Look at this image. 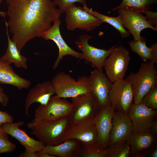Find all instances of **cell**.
Returning <instances> with one entry per match:
<instances>
[{
    "mask_svg": "<svg viewBox=\"0 0 157 157\" xmlns=\"http://www.w3.org/2000/svg\"><path fill=\"white\" fill-rule=\"evenodd\" d=\"M11 40L20 51L30 40L41 37L61 14L51 0H8Z\"/></svg>",
    "mask_w": 157,
    "mask_h": 157,
    "instance_id": "obj_1",
    "label": "cell"
},
{
    "mask_svg": "<svg viewBox=\"0 0 157 157\" xmlns=\"http://www.w3.org/2000/svg\"><path fill=\"white\" fill-rule=\"evenodd\" d=\"M69 116L47 122L27 123L26 126L32 131L31 134L45 145H55L62 142L66 130L70 124Z\"/></svg>",
    "mask_w": 157,
    "mask_h": 157,
    "instance_id": "obj_2",
    "label": "cell"
},
{
    "mask_svg": "<svg viewBox=\"0 0 157 157\" xmlns=\"http://www.w3.org/2000/svg\"><path fill=\"white\" fill-rule=\"evenodd\" d=\"M133 95L134 103L142 102L145 95L157 83V72L155 64L149 61L142 63L139 71L127 76Z\"/></svg>",
    "mask_w": 157,
    "mask_h": 157,
    "instance_id": "obj_3",
    "label": "cell"
},
{
    "mask_svg": "<svg viewBox=\"0 0 157 157\" xmlns=\"http://www.w3.org/2000/svg\"><path fill=\"white\" fill-rule=\"evenodd\" d=\"M51 82L56 95L60 98H72L92 93L89 76H81L76 80L69 74L60 72L53 77Z\"/></svg>",
    "mask_w": 157,
    "mask_h": 157,
    "instance_id": "obj_4",
    "label": "cell"
},
{
    "mask_svg": "<svg viewBox=\"0 0 157 157\" xmlns=\"http://www.w3.org/2000/svg\"><path fill=\"white\" fill-rule=\"evenodd\" d=\"M62 13H65V20L67 28L70 31L75 29L88 32L99 26L103 22L97 17L86 12L72 3L65 6Z\"/></svg>",
    "mask_w": 157,
    "mask_h": 157,
    "instance_id": "obj_5",
    "label": "cell"
},
{
    "mask_svg": "<svg viewBox=\"0 0 157 157\" xmlns=\"http://www.w3.org/2000/svg\"><path fill=\"white\" fill-rule=\"evenodd\" d=\"M72 107V102L56 95L52 96L46 105H40L36 108L32 121L49 122L69 116Z\"/></svg>",
    "mask_w": 157,
    "mask_h": 157,
    "instance_id": "obj_6",
    "label": "cell"
},
{
    "mask_svg": "<svg viewBox=\"0 0 157 157\" xmlns=\"http://www.w3.org/2000/svg\"><path fill=\"white\" fill-rule=\"evenodd\" d=\"M130 59L129 51L123 46H115L113 49L103 66L112 83L124 79Z\"/></svg>",
    "mask_w": 157,
    "mask_h": 157,
    "instance_id": "obj_7",
    "label": "cell"
},
{
    "mask_svg": "<svg viewBox=\"0 0 157 157\" xmlns=\"http://www.w3.org/2000/svg\"><path fill=\"white\" fill-rule=\"evenodd\" d=\"M94 118L70 123L66 130L61 143L68 139H74L83 145L97 143V133Z\"/></svg>",
    "mask_w": 157,
    "mask_h": 157,
    "instance_id": "obj_8",
    "label": "cell"
},
{
    "mask_svg": "<svg viewBox=\"0 0 157 157\" xmlns=\"http://www.w3.org/2000/svg\"><path fill=\"white\" fill-rule=\"evenodd\" d=\"M71 98L72 107L69 116L70 123L94 117L99 107L97 99L92 93Z\"/></svg>",
    "mask_w": 157,
    "mask_h": 157,
    "instance_id": "obj_9",
    "label": "cell"
},
{
    "mask_svg": "<svg viewBox=\"0 0 157 157\" xmlns=\"http://www.w3.org/2000/svg\"><path fill=\"white\" fill-rule=\"evenodd\" d=\"M109 100L115 110L128 113L133 104V95L127 77L113 83L109 93Z\"/></svg>",
    "mask_w": 157,
    "mask_h": 157,
    "instance_id": "obj_10",
    "label": "cell"
},
{
    "mask_svg": "<svg viewBox=\"0 0 157 157\" xmlns=\"http://www.w3.org/2000/svg\"><path fill=\"white\" fill-rule=\"evenodd\" d=\"M92 35L83 34L80 35L75 44L77 48L82 52L81 59H84L87 64L90 63L91 66L98 70L103 72L104 62L109 55L115 46L114 45L108 50L97 48L90 45L89 40Z\"/></svg>",
    "mask_w": 157,
    "mask_h": 157,
    "instance_id": "obj_11",
    "label": "cell"
},
{
    "mask_svg": "<svg viewBox=\"0 0 157 157\" xmlns=\"http://www.w3.org/2000/svg\"><path fill=\"white\" fill-rule=\"evenodd\" d=\"M116 10L124 27L132 35L134 40L145 41V38L140 35L141 32L145 28H150L156 31L147 21L145 16L137 10L128 7L119 8Z\"/></svg>",
    "mask_w": 157,
    "mask_h": 157,
    "instance_id": "obj_12",
    "label": "cell"
},
{
    "mask_svg": "<svg viewBox=\"0 0 157 157\" xmlns=\"http://www.w3.org/2000/svg\"><path fill=\"white\" fill-rule=\"evenodd\" d=\"M157 110H153L147 107L143 103L133 104L127 113L135 132H150Z\"/></svg>",
    "mask_w": 157,
    "mask_h": 157,
    "instance_id": "obj_13",
    "label": "cell"
},
{
    "mask_svg": "<svg viewBox=\"0 0 157 157\" xmlns=\"http://www.w3.org/2000/svg\"><path fill=\"white\" fill-rule=\"evenodd\" d=\"M115 110L109 102L99 108L94 118L97 133V143L104 149H106L108 145L112 126V117Z\"/></svg>",
    "mask_w": 157,
    "mask_h": 157,
    "instance_id": "obj_14",
    "label": "cell"
},
{
    "mask_svg": "<svg viewBox=\"0 0 157 157\" xmlns=\"http://www.w3.org/2000/svg\"><path fill=\"white\" fill-rule=\"evenodd\" d=\"M61 21L59 18L53 22V24L48 30L44 32L41 37L45 40H51L56 44L59 49L58 57L53 66V69L58 66L63 57L66 55H71L81 60L82 54L76 51L69 47L63 39L60 31Z\"/></svg>",
    "mask_w": 157,
    "mask_h": 157,
    "instance_id": "obj_15",
    "label": "cell"
},
{
    "mask_svg": "<svg viewBox=\"0 0 157 157\" xmlns=\"http://www.w3.org/2000/svg\"><path fill=\"white\" fill-rule=\"evenodd\" d=\"M112 123L108 145L128 141L133 131L132 122L127 114L115 110L113 115Z\"/></svg>",
    "mask_w": 157,
    "mask_h": 157,
    "instance_id": "obj_16",
    "label": "cell"
},
{
    "mask_svg": "<svg viewBox=\"0 0 157 157\" xmlns=\"http://www.w3.org/2000/svg\"><path fill=\"white\" fill-rule=\"evenodd\" d=\"M24 124L23 121L13 123H5L1 127L8 135L17 139L25 149L30 152L40 151L45 146L42 142L31 137L25 130L20 129Z\"/></svg>",
    "mask_w": 157,
    "mask_h": 157,
    "instance_id": "obj_17",
    "label": "cell"
},
{
    "mask_svg": "<svg viewBox=\"0 0 157 157\" xmlns=\"http://www.w3.org/2000/svg\"><path fill=\"white\" fill-rule=\"evenodd\" d=\"M91 92L96 97L99 108L109 102V93L113 83L106 75L96 69L89 76Z\"/></svg>",
    "mask_w": 157,
    "mask_h": 157,
    "instance_id": "obj_18",
    "label": "cell"
},
{
    "mask_svg": "<svg viewBox=\"0 0 157 157\" xmlns=\"http://www.w3.org/2000/svg\"><path fill=\"white\" fill-rule=\"evenodd\" d=\"M56 94L54 87L51 82L45 81L38 83L32 88L28 92L25 100V112L28 116V110L30 106L35 102L46 105L51 97Z\"/></svg>",
    "mask_w": 157,
    "mask_h": 157,
    "instance_id": "obj_19",
    "label": "cell"
},
{
    "mask_svg": "<svg viewBox=\"0 0 157 157\" xmlns=\"http://www.w3.org/2000/svg\"><path fill=\"white\" fill-rule=\"evenodd\" d=\"M155 140L154 135L148 132H133L128 140L131 147L130 155L134 157H144L143 153L149 149Z\"/></svg>",
    "mask_w": 157,
    "mask_h": 157,
    "instance_id": "obj_20",
    "label": "cell"
},
{
    "mask_svg": "<svg viewBox=\"0 0 157 157\" xmlns=\"http://www.w3.org/2000/svg\"><path fill=\"white\" fill-rule=\"evenodd\" d=\"M0 83L14 86L19 90L28 89L30 81L23 78L16 73L11 64L0 58Z\"/></svg>",
    "mask_w": 157,
    "mask_h": 157,
    "instance_id": "obj_21",
    "label": "cell"
},
{
    "mask_svg": "<svg viewBox=\"0 0 157 157\" xmlns=\"http://www.w3.org/2000/svg\"><path fill=\"white\" fill-rule=\"evenodd\" d=\"M81 144L77 140L68 139L56 145H45L41 151L55 157H70Z\"/></svg>",
    "mask_w": 157,
    "mask_h": 157,
    "instance_id": "obj_22",
    "label": "cell"
},
{
    "mask_svg": "<svg viewBox=\"0 0 157 157\" xmlns=\"http://www.w3.org/2000/svg\"><path fill=\"white\" fill-rule=\"evenodd\" d=\"M5 23L8 44L6 51L1 58L3 60L10 64L13 63L16 67H21L26 69L28 67L27 64V58L21 54L20 51L15 44L10 38L8 32V25L6 20H5Z\"/></svg>",
    "mask_w": 157,
    "mask_h": 157,
    "instance_id": "obj_23",
    "label": "cell"
},
{
    "mask_svg": "<svg viewBox=\"0 0 157 157\" xmlns=\"http://www.w3.org/2000/svg\"><path fill=\"white\" fill-rule=\"evenodd\" d=\"M81 8L98 18L103 23L106 22L112 25L119 31L122 38H126L130 35L129 32L124 27L119 15L116 17H110L101 14L91 8H89L87 6L83 7Z\"/></svg>",
    "mask_w": 157,
    "mask_h": 157,
    "instance_id": "obj_24",
    "label": "cell"
},
{
    "mask_svg": "<svg viewBox=\"0 0 157 157\" xmlns=\"http://www.w3.org/2000/svg\"><path fill=\"white\" fill-rule=\"evenodd\" d=\"M157 3V0H122L121 3L113 8L109 13L121 8L128 7L142 13L148 10H152V6Z\"/></svg>",
    "mask_w": 157,
    "mask_h": 157,
    "instance_id": "obj_25",
    "label": "cell"
},
{
    "mask_svg": "<svg viewBox=\"0 0 157 157\" xmlns=\"http://www.w3.org/2000/svg\"><path fill=\"white\" fill-rule=\"evenodd\" d=\"M75 153L84 157H108V155L107 148H102L97 143L89 145L81 144Z\"/></svg>",
    "mask_w": 157,
    "mask_h": 157,
    "instance_id": "obj_26",
    "label": "cell"
},
{
    "mask_svg": "<svg viewBox=\"0 0 157 157\" xmlns=\"http://www.w3.org/2000/svg\"><path fill=\"white\" fill-rule=\"evenodd\" d=\"M107 148L108 157H128L130 155L131 147L128 141L117 142Z\"/></svg>",
    "mask_w": 157,
    "mask_h": 157,
    "instance_id": "obj_27",
    "label": "cell"
},
{
    "mask_svg": "<svg viewBox=\"0 0 157 157\" xmlns=\"http://www.w3.org/2000/svg\"><path fill=\"white\" fill-rule=\"evenodd\" d=\"M129 44L131 50L138 54L144 62L149 60L151 48L147 47L146 40H131L129 42Z\"/></svg>",
    "mask_w": 157,
    "mask_h": 157,
    "instance_id": "obj_28",
    "label": "cell"
},
{
    "mask_svg": "<svg viewBox=\"0 0 157 157\" xmlns=\"http://www.w3.org/2000/svg\"><path fill=\"white\" fill-rule=\"evenodd\" d=\"M16 148V144L10 141L8 134L0 126V154L11 153Z\"/></svg>",
    "mask_w": 157,
    "mask_h": 157,
    "instance_id": "obj_29",
    "label": "cell"
},
{
    "mask_svg": "<svg viewBox=\"0 0 157 157\" xmlns=\"http://www.w3.org/2000/svg\"><path fill=\"white\" fill-rule=\"evenodd\" d=\"M142 102L151 109H157V83L145 95Z\"/></svg>",
    "mask_w": 157,
    "mask_h": 157,
    "instance_id": "obj_30",
    "label": "cell"
},
{
    "mask_svg": "<svg viewBox=\"0 0 157 157\" xmlns=\"http://www.w3.org/2000/svg\"><path fill=\"white\" fill-rule=\"evenodd\" d=\"M52 1L55 6H57L58 7L61 14L63 9L65 6L75 2L81 3L83 5V7L87 6L86 0H53Z\"/></svg>",
    "mask_w": 157,
    "mask_h": 157,
    "instance_id": "obj_31",
    "label": "cell"
},
{
    "mask_svg": "<svg viewBox=\"0 0 157 157\" xmlns=\"http://www.w3.org/2000/svg\"><path fill=\"white\" fill-rule=\"evenodd\" d=\"M145 15L147 21L157 31V13L151 10H148L143 12Z\"/></svg>",
    "mask_w": 157,
    "mask_h": 157,
    "instance_id": "obj_32",
    "label": "cell"
},
{
    "mask_svg": "<svg viewBox=\"0 0 157 157\" xmlns=\"http://www.w3.org/2000/svg\"><path fill=\"white\" fill-rule=\"evenodd\" d=\"M14 117L6 111H2L0 110V126L5 123L13 122Z\"/></svg>",
    "mask_w": 157,
    "mask_h": 157,
    "instance_id": "obj_33",
    "label": "cell"
},
{
    "mask_svg": "<svg viewBox=\"0 0 157 157\" xmlns=\"http://www.w3.org/2000/svg\"><path fill=\"white\" fill-rule=\"evenodd\" d=\"M151 48L150 56L149 61L153 63H157V43L156 42L150 47Z\"/></svg>",
    "mask_w": 157,
    "mask_h": 157,
    "instance_id": "obj_34",
    "label": "cell"
},
{
    "mask_svg": "<svg viewBox=\"0 0 157 157\" xmlns=\"http://www.w3.org/2000/svg\"><path fill=\"white\" fill-rule=\"evenodd\" d=\"M9 101V97L0 85V103L3 107H5L8 105Z\"/></svg>",
    "mask_w": 157,
    "mask_h": 157,
    "instance_id": "obj_35",
    "label": "cell"
},
{
    "mask_svg": "<svg viewBox=\"0 0 157 157\" xmlns=\"http://www.w3.org/2000/svg\"><path fill=\"white\" fill-rule=\"evenodd\" d=\"M36 152H29L25 150V151L22 153L19 157H37Z\"/></svg>",
    "mask_w": 157,
    "mask_h": 157,
    "instance_id": "obj_36",
    "label": "cell"
},
{
    "mask_svg": "<svg viewBox=\"0 0 157 157\" xmlns=\"http://www.w3.org/2000/svg\"><path fill=\"white\" fill-rule=\"evenodd\" d=\"M150 132L154 135L157 134V122L154 120Z\"/></svg>",
    "mask_w": 157,
    "mask_h": 157,
    "instance_id": "obj_37",
    "label": "cell"
},
{
    "mask_svg": "<svg viewBox=\"0 0 157 157\" xmlns=\"http://www.w3.org/2000/svg\"><path fill=\"white\" fill-rule=\"evenodd\" d=\"M36 153L37 157H55L54 156L50 155L46 152L41 151H37Z\"/></svg>",
    "mask_w": 157,
    "mask_h": 157,
    "instance_id": "obj_38",
    "label": "cell"
},
{
    "mask_svg": "<svg viewBox=\"0 0 157 157\" xmlns=\"http://www.w3.org/2000/svg\"><path fill=\"white\" fill-rule=\"evenodd\" d=\"M150 156L151 157H157V149L156 148H155L152 150L150 154Z\"/></svg>",
    "mask_w": 157,
    "mask_h": 157,
    "instance_id": "obj_39",
    "label": "cell"
},
{
    "mask_svg": "<svg viewBox=\"0 0 157 157\" xmlns=\"http://www.w3.org/2000/svg\"><path fill=\"white\" fill-rule=\"evenodd\" d=\"M0 15L2 17H5L6 15V13L4 12L0 11Z\"/></svg>",
    "mask_w": 157,
    "mask_h": 157,
    "instance_id": "obj_40",
    "label": "cell"
},
{
    "mask_svg": "<svg viewBox=\"0 0 157 157\" xmlns=\"http://www.w3.org/2000/svg\"><path fill=\"white\" fill-rule=\"evenodd\" d=\"M3 0H0V3H1L2 1ZM8 0H6L7 1Z\"/></svg>",
    "mask_w": 157,
    "mask_h": 157,
    "instance_id": "obj_41",
    "label": "cell"
}]
</instances>
